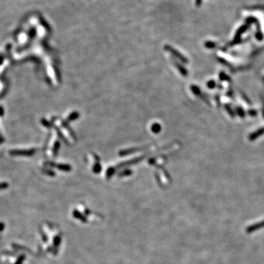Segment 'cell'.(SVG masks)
Segmentation results:
<instances>
[{"label": "cell", "mask_w": 264, "mask_h": 264, "mask_svg": "<svg viewBox=\"0 0 264 264\" xmlns=\"http://www.w3.org/2000/svg\"><path fill=\"white\" fill-rule=\"evenodd\" d=\"M201 3H202V0H196V5L197 7H200Z\"/></svg>", "instance_id": "obj_3"}, {"label": "cell", "mask_w": 264, "mask_h": 264, "mask_svg": "<svg viewBox=\"0 0 264 264\" xmlns=\"http://www.w3.org/2000/svg\"><path fill=\"white\" fill-rule=\"evenodd\" d=\"M263 133H264V128H262L261 129H260V130H258V131H255V133H253V134H251L250 140H255V139L257 138L258 136H261V135H262Z\"/></svg>", "instance_id": "obj_2"}, {"label": "cell", "mask_w": 264, "mask_h": 264, "mask_svg": "<svg viewBox=\"0 0 264 264\" xmlns=\"http://www.w3.org/2000/svg\"><path fill=\"white\" fill-rule=\"evenodd\" d=\"M247 29V25H244V26H242L239 30H238L237 32H236V37H235V40H236V41L238 40V39H239V38L241 37V35L246 31Z\"/></svg>", "instance_id": "obj_1"}]
</instances>
